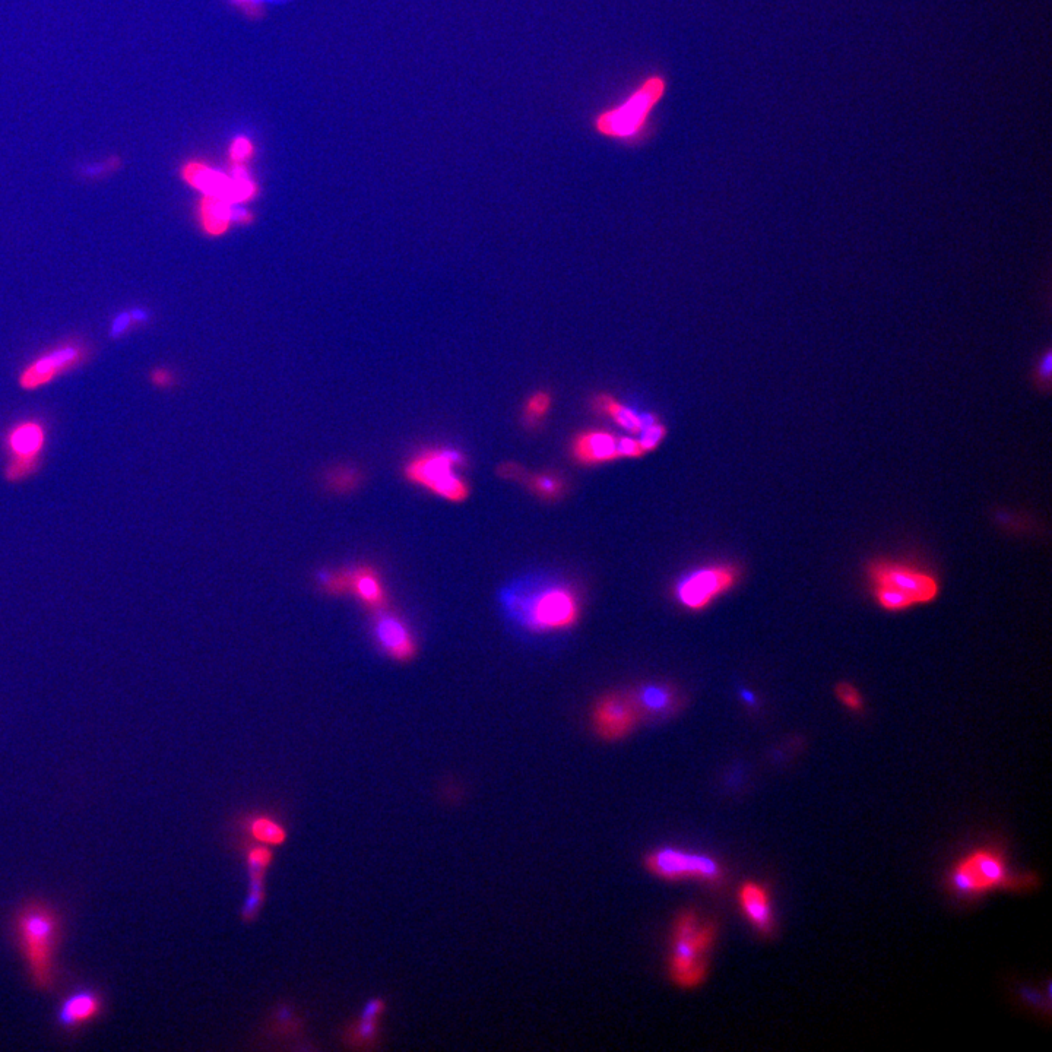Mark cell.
I'll use <instances>...</instances> for the list:
<instances>
[{
  "label": "cell",
  "mask_w": 1052,
  "mask_h": 1052,
  "mask_svg": "<svg viewBox=\"0 0 1052 1052\" xmlns=\"http://www.w3.org/2000/svg\"><path fill=\"white\" fill-rule=\"evenodd\" d=\"M1036 886L1031 874H1017L996 848H978L960 858L947 874V889L959 898L977 899L996 890Z\"/></svg>",
  "instance_id": "cell-3"
},
{
  "label": "cell",
  "mask_w": 1052,
  "mask_h": 1052,
  "mask_svg": "<svg viewBox=\"0 0 1052 1052\" xmlns=\"http://www.w3.org/2000/svg\"><path fill=\"white\" fill-rule=\"evenodd\" d=\"M84 348L75 344H66L38 358L22 372L21 383L24 389H37L52 382L55 377L74 369L84 360Z\"/></svg>",
  "instance_id": "cell-17"
},
{
  "label": "cell",
  "mask_w": 1052,
  "mask_h": 1052,
  "mask_svg": "<svg viewBox=\"0 0 1052 1052\" xmlns=\"http://www.w3.org/2000/svg\"><path fill=\"white\" fill-rule=\"evenodd\" d=\"M619 452L620 458H639L645 455L639 440L632 437H619Z\"/></svg>",
  "instance_id": "cell-31"
},
{
  "label": "cell",
  "mask_w": 1052,
  "mask_h": 1052,
  "mask_svg": "<svg viewBox=\"0 0 1052 1052\" xmlns=\"http://www.w3.org/2000/svg\"><path fill=\"white\" fill-rule=\"evenodd\" d=\"M228 846L249 842L281 848L290 839V823L280 807H252L237 811L224 829Z\"/></svg>",
  "instance_id": "cell-7"
},
{
  "label": "cell",
  "mask_w": 1052,
  "mask_h": 1052,
  "mask_svg": "<svg viewBox=\"0 0 1052 1052\" xmlns=\"http://www.w3.org/2000/svg\"><path fill=\"white\" fill-rule=\"evenodd\" d=\"M715 937L714 925L703 924L695 912H684L678 917L670 959V977L674 984L689 990L705 981L706 955Z\"/></svg>",
  "instance_id": "cell-5"
},
{
  "label": "cell",
  "mask_w": 1052,
  "mask_h": 1052,
  "mask_svg": "<svg viewBox=\"0 0 1052 1052\" xmlns=\"http://www.w3.org/2000/svg\"><path fill=\"white\" fill-rule=\"evenodd\" d=\"M868 578L877 604L886 611H905L939 597L940 583L933 575L908 564L874 562Z\"/></svg>",
  "instance_id": "cell-4"
},
{
  "label": "cell",
  "mask_w": 1052,
  "mask_h": 1052,
  "mask_svg": "<svg viewBox=\"0 0 1052 1052\" xmlns=\"http://www.w3.org/2000/svg\"><path fill=\"white\" fill-rule=\"evenodd\" d=\"M551 408V396L545 392H537L526 401L524 414L528 423H538Z\"/></svg>",
  "instance_id": "cell-26"
},
{
  "label": "cell",
  "mask_w": 1052,
  "mask_h": 1052,
  "mask_svg": "<svg viewBox=\"0 0 1052 1052\" xmlns=\"http://www.w3.org/2000/svg\"><path fill=\"white\" fill-rule=\"evenodd\" d=\"M573 455L585 465L614 461L620 458L619 437L602 430L579 434L573 443Z\"/></svg>",
  "instance_id": "cell-20"
},
{
  "label": "cell",
  "mask_w": 1052,
  "mask_h": 1052,
  "mask_svg": "<svg viewBox=\"0 0 1052 1052\" xmlns=\"http://www.w3.org/2000/svg\"><path fill=\"white\" fill-rule=\"evenodd\" d=\"M265 1029H269L268 1035H274L275 1038H296L304 1034L306 1026L303 1017L297 1015L294 1007L281 1004L275 1007L271 1017L266 1020Z\"/></svg>",
  "instance_id": "cell-25"
},
{
  "label": "cell",
  "mask_w": 1052,
  "mask_h": 1052,
  "mask_svg": "<svg viewBox=\"0 0 1052 1052\" xmlns=\"http://www.w3.org/2000/svg\"><path fill=\"white\" fill-rule=\"evenodd\" d=\"M255 154V145L249 136L239 135L230 145V160L233 164H246Z\"/></svg>",
  "instance_id": "cell-28"
},
{
  "label": "cell",
  "mask_w": 1052,
  "mask_h": 1052,
  "mask_svg": "<svg viewBox=\"0 0 1052 1052\" xmlns=\"http://www.w3.org/2000/svg\"><path fill=\"white\" fill-rule=\"evenodd\" d=\"M632 697V696H630ZM638 706L640 714L665 715L674 711L677 706V696L673 690L665 686H646L638 690L632 697Z\"/></svg>",
  "instance_id": "cell-23"
},
{
  "label": "cell",
  "mask_w": 1052,
  "mask_h": 1052,
  "mask_svg": "<svg viewBox=\"0 0 1052 1052\" xmlns=\"http://www.w3.org/2000/svg\"><path fill=\"white\" fill-rule=\"evenodd\" d=\"M320 588L329 595L351 594L361 601L364 607L372 611L386 608L388 595L382 579L372 566H356L347 572H318Z\"/></svg>",
  "instance_id": "cell-11"
},
{
  "label": "cell",
  "mask_w": 1052,
  "mask_h": 1052,
  "mask_svg": "<svg viewBox=\"0 0 1052 1052\" xmlns=\"http://www.w3.org/2000/svg\"><path fill=\"white\" fill-rule=\"evenodd\" d=\"M532 489L537 491L541 497H545V499H554V497L560 496V493H562L563 484L554 475L541 474L532 478Z\"/></svg>",
  "instance_id": "cell-27"
},
{
  "label": "cell",
  "mask_w": 1052,
  "mask_h": 1052,
  "mask_svg": "<svg viewBox=\"0 0 1052 1052\" xmlns=\"http://www.w3.org/2000/svg\"><path fill=\"white\" fill-rule=\"evenodd\" d=\"M645 867L668 882L696 880L716 884L724 880V868L709 855L677 848H659L645 858Z\"/></svg>",
  "instance_id": "cell-9"
},
{
  "label": "cell",
  "mask_w": 1052,
  "mask_h": 1052,
  "mask_svg": "<svg viewBox=\"0 0 1052 1052\" xmlns=\"http://www.w3.org/2000/svg\"><path fill=\"white\" fill-rule=\"evenodd\" d=\"M152 382L157 386H170L173 383V376L167 370H155L154 375H152Z\"/></svg>",
  "instance_id": "cell-33"
},
{
  "label": "cell",
  "mask_w": 1052,
  "mask_h": 1052,
  "mask_svg": "<svg viewBox=\"0 0 1052 1052\" xmlns=\"http://www.w3.org/2000/svg\"><path fill=\"white\" fill-rule=\"evenodd\" d=\"M245 864L247 876V895L240 908V921L245 925L255 924L261 917L268 899V874L275 861V849L271 846L239 842L230 846Z\"/></svg>",
  "instance_id": "cell-10"
},
{
  "label": "cell",
  "mask_w": 1052,
  "mask_h": 1052,
  "mask_svg": "<svg viewBox=\"0 0 1052 1052\" xmlns=\"http://www.w3.org/2000/svg\"><path fill=\"white\" fill-rule=\"evenodd\" d=\"M465 456L453 449H430L408 462L405 477L411 483L448 500L464 502L470 496L467 481L456 472L464 467Z\"/></svg>",
  "instance_id": "cell-6"
},
{
  "label": "cell",
  "mask_w": 1052,
  "mask_h": 1052,
  "mask_svg": "<svg viewBox=\"0 0 1052 1052\" xmlns=\"http://www.w3.org/2000/svg\"><path fill=\"white\" fill-rule=\"evenodd\" d=\"M237 205L220 196H202L199 202V221L209 236H223L234 223Z\"/></svg>",
  "instance_id": "cell-22"
},
{
  "label": "cell",
  "mask_w": 1052,
  "mask_h": 1052,
  "mask_svg": "<svg viewBox=\"0 0 1052 1052\" xmlns=\"http://www.w3.org/2000/svg\"><path fill=\"white\" fill-rule=\"evenodd\" d=\"M640 719L642 714L638 706L632 697L624 695L605 696L595 706L592 716L595 731L608 741L620 740L632 733Z\"/></svg>",
  "instance_id": "cell-15"
},
{
  "label": "cell",
  "mask_w": 1052,
  "mask_h": 1052,
  "mask_svg": "<svg viewBox=\"0 0 1052 1052\" xmlns=\"http://www.w3.org/2000/svg\"><path fill=\"white\" fill-rule=\"evenodd\" d=\"M738 906L746 920L757 933L769 936L775 927L771 895L766 887L756 882L741 884L738 890Z\"/></svg>",
  "instance_id": "cell-19"
},
{
  "label": "cell",
  "mask_w": 1052,
  "mask_h": 1052,
  "mask_svg": "<svg viewBox=\"0 0 1052 1052\" xmlns=\"http://www.w3.org/2000/svg\"><path fill=\"white\" fill-rule=\"evenodd\" d=\"M144 319H145V315H144V313H141V312L125 313V315H120L119 318L114 320V323H113V326H112V335H113V337H119V335H122L123 332H125L126 329H128L129 326H131L132 323L135 322V320H138V322H141V320H144Z\"/></svg>",
  "instance_id": "cell-32"
},
{
  "label": "cell",
  "mask_w": 1052,
  "mask_h": 1052,
  "mask_svg": "<svg viewBox=\"0 0 1052 1052\" xmlns=\"http://www.w3.org/2000/svg\"><path fill=\"white\" fill-rule=\"evenodd\" d=\"M640 433H642V437L639 440L640 446H642L643 452L648 453L658 448L659 443L664 440L665 434H667V429L655 421V423L646 426Z\"/></svg>",
  "instance_id": "cell-29"
},
{
  "label": "cell",
  "mask_w": 1052,
  "mask_h": 1052,
  "mask_svg": "<svg viewBox=\"0 0 1052 1052\" xmlns=\"http://www.w3.org/2000/svg\"><path fill=\"white\" fill-rule=\"evenodd\" d=\"M836 695H838V699L844 703L846 708L851 709V711H863V699H861L858 690L855 689L854 686H851V684H839V686L836 687Z\"/></svg>",
  "instance_id": "cell-30"
},
{
  "label": "cell",
  "mask_w": 1052,
  "mask_h": 1052,
  "mask_svg": "<svg viewBox=\"0 0 1052 1052\" xmlns=\"http://www.w3.org/2000/svg\"><path fill=\"white\" fill-rule=\"evenodd\" d=\"M47 433L43 424L25 421L17 424L6 436V459L3 480L8 484H22L33 478L41 468L46 451Z\"/></svg>",
  "instance_id": "cell-8"
},
{
  "label": "cell",
  "mask_w": 1052,
  "mask_h": 1052,
  "mask_svg": "<svg viewBox=\"0 0 1052 1052\" xmlns=\"http://www.w3.org/2000/svg\"><path fill=\"white\" fill-rule=\"evenodd\" d=\"M738 576L740 572L733 564H716L695 570L678 583V601L689 610H705L715 598L733 588Z\"/></svg>",
  "instance_id": "cell-12"
},
{
  "label": "cell",
  "mask_w": 1052,
  "mask_h": 1052,
  "mask_svg": "<svg viewBox=\"0 0 1052 1052\" xmlns=\"http://www.w3.org/2000/svg\"><path fill=\"white\" fill-rule=\"evenodd\" d=\"M578 616L579 604L575 595L569 589L551 588L532 601L528 623L538 630H559L575 624Z\"/></svg>",
  "instance_id": "cell-14"
},
{
  "label": "cell",
  "mask_w": 1052,
  "mask_h": 1052,
  "mask_svg": "<svg viewBox=\"0 0 1052 1052\" xmlns=\"http://www.w3.org/2000/svg\"><path fill=\"white\" fill-rule=\"evenodd\" d=\"M233 2L239 3V5L245 6V8H249V6L261 5L262 2H268V0H233ZM269 2H271V0H269Z\"/></svg>",
  "instance_id": "cell-34"
},
{
  "label": "cell",
  "mask_w": 1052,
  "mask_h": 1052,
  "mask_svg": "<svg viewBox=\"0 0 1052 1052\" xmlns=\"http://www.w3.org/2000/svg\"><path fill=\"white\" fill-rule=\"evenodd\" d=\"M104 1010V998L100 991L90 987L71 991L57 1009L56 1022L62 1031L74 1032L94 1022Z\"/></svg>",
  "instance_id": "cell-18"
},
{
  "label": "cell",
  "mask_w": 1052,
  "mask_h": 1052,
  "mask_svg": "<svg viewBox=\"0 0 1052 1052\" xmlns=\"http://www.w3.org/2000/svg\"><path fill=\"white\" fill-rule=\"evenodd\" d=\"M598 401H600L601 410H604L608 417L613 418L621 429L629 433L639 434L646 426L655 423L654 415L636 414L635 411L616 401L613 396L602 395Z\"/></svg>",
  "instance_id": "cell-24"
},
{
  "label": "cell",
  "mask_w": 1052,
  "mask_h": 1052,
  "mask_svg": "<svg viewBox=\"0 0 1052 1052\" xmlns=\"http://www.w3.org/2000/svg\"><path fill=\"white\" fill-rule=\"evenodd\" d=\"M11 930L33 987L43 993L55 990L57 947L63 933L60 912L50 902L30 899L15 911Z\"/></svg>",
  "instance_id": "cell-1"
},
{
  "label": "cell",
  "mask_w": 1052,
  "mask_h": 1052,
  "mask_svg": "<svg viewBox=\"0 0 1052 1052\" xmlns=\"http://www.w3.org/2000/svg\"><path fill=\"white\" fill-rule=\"evenodd\" d=\"M372 632L376 645L389 658L408 662L417 655V642L410 626L398 614L388 611V608L375 611Z\"/></svg>",
  "instance_id": "cell-16"
},
{
  "label": "cell",
  "mask_w": 1052,
  "mask_h": 1052,
  "mask_svg": "<svg viewBox=\"0 0 1052 1052\" xmlns=\"http://www.w3.org/2000/svg\"><path fill=\"white\" fill-rule=\"evenodd\" d=\"M668 93V79L654 72L630 91L623 100L595 114L592 129L605 139L636 144L643 141L652 116Z\"/></svg>",
  "instance_id": "cell-2"
},
{
  "label": "cell",
  "mask_w": 1052,
  "mask_h": 1052,
  "mask_svg": "<svg viewBox=\"0 0 1052 1052\" xmlns=\"http://www.w3.org/2000/svg\"><path fill=\"white\" fill-rule=\"evenodd\" d=\"M182 179L202 195L220 196L224 199H227L231 185L230 173H223L202 161L186 163L182 169Z\"/></svg>",
  "instance_id": "cell-21"
},
{
  "label": "cell",
  "mask_w": 1052,
  "mask_h": 1052,
  "mask_svg": "<svg viewBox=\"0 0 1052 1052\" xmlns=\"http://www.w3.org/2000/svg\"><path fill=\"white\" fill-rule=\"evenodd\" d=\"M388 998L373 996L338 1031V1042L345 1050H379L383 1041V1020L388 1015Z\"/></svg>",
  "instance_id": "cell-13"
}]
</instances>
